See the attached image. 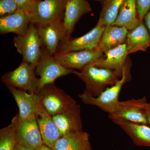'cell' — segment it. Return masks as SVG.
<instances>
[{
	"label": "cell",
	"mask_w": 150,
	"mask_h": 150,
	"mask_svg": "<svg viewBox=\"0 0 150 150\" xmlns=\"http://www.w3.org/2000/svg\"><path fill=\"white\" fill-rule=\"evenodd\" d=\"M68 0H40L35 1L30 13L31 23L35 25L46 24L63 20Z\"/></svg>",
	"instance_id": "52a82bcc"
},
{
	"label": "cell",
	"mask_w": 150,
	"mask_h": 150,
	"mask_svg": "<svg viewBox=\"0 0 150 150\" xmlns=\"http://www.w3.org/2000/svg\"><path fill=\"white\" fill-rule=\"evenodd\" d=\"M103 54L97 47L83 51L57 53L54 56L57 62L64 68L73 70L76 69L80 71Z\"/></svg>",
	"instance_id": "9c48e42d"
},
{
	"label": "cell",
	"mask_w": 150,
	"mask_h": 150,
	"mask_svg": "<svg viewBox=\"0 0 150 150\" xmlns=\"http://www.w3.org/2000/svg\"><path fill=\"white\" fill-rule=\"evenodd\" d=\"M137 6L139 21H143L145 16L149 11L150 0H137Z\"/></svg>",
	"instance_id": "4316f807"
},
{
	"label": "cell",
	"mask_w": 150,
	"mask_h": 150,
	"mask_svg": "<svg viewBox=\"0 0 150 150\" xmlns=\"http://www.w3.org/2000/svg\"><path fill=\"white\" fill-rule=\"evenodd\" d=\"M129 54L145 51L150 46V36L144 21L128 31L125 42Z\"/></svg>",
	"instance_id": "ffe728a7"
},
{
	"label": "cell",
	"mask_w": 150,
	"mask_h": 150,
	"mask_svg": "<svg viewBox=\"0 0 150 150\" xmlns=\"http://www.w3.org/2000/svg\"><path fill=\"white\" fill-rule=\"evenodd\" d=\"M35 73L39 76V91L44 86L52 83L57 79L73 73L74 70L67 69L59 64L48 49L41 48L40 58L35 68Z\"/></svg>",
	"instance_id": "277c9868"
},
{
	"label": "cell",
	"mask_w": 150,
	"mask_h": 150,
	"mask_svg": "<svg viewBox=\"0 0 150 150\" xmlns=\"http://www.w3.org/2000/svg\"><path fill=\"white\" fill-rule=\"evenodd\" d=\"M36 75L35 67L23 61L16 69L3 75L1 81L6 87H14L29 93H38L40 81Z\"/></svg>",
	"instance_id": "3957f363"
},
{
	"label": "cell",
	"mask_w": 150,
	"mask_h": 150,
	"mask_svg": "<svg viewBox=\"0 0 150 150\" xmlns=\"http://www.w3.org/2000/svg\"><path fill=\"white\" fill-rule=\"evenodd\" d=\"M13 41L17 51L23 56V61L35 68L43 46L36 25L30 23L26 33L14 38Z\"/></svg>",
	"instance_id": "8992f818"
},
{
	"label": "cell",
	"mask_w": 150,
	"mask_h": 150,
	"mask_svg": "<svg viewBox=\"0 0 150 150\" xmlns=\"http://www.w3.org/2000/svg\"><path fill=\"white\" fill-rule=\"evenodd\" d=\"M35 150H53L51 148L49 147L47 145L43 144L40 146L38 147Z\"/></svg>",
	"instance_id": "1f68e13d"
},
{
	"label": "cell",
	"mask_w": 150,
	"mask_h": 150,
	"mask_svg": "<svg viewBox=\"0 0 150 150\" xmlns=\"http://www.w3.org/2000/svg\"><path fill=\"white\" fill-rule=\"evenodd\" d=\"M146 97L139 99H131L120 101L113 115L134 123L148 125L144 112L145 105L147 103Z\"/></svg>",
	"instance_id": "4fadbf2b"
},
{
	"label": "cell",
	"mask_w": 150,
	"mask_h": 150,
	"mask_svg": "<svg viewBox=\"0 0 150 150\" xmlns=\"http://www.w3.org/2000/svg\"><path fill=\"white\" fill-rule=\"evenodd\" d=\"M18 9V7L15 0H0L1 17L12 14Z\"/></svg>",
	"instance_id": "484cf974"
},
{
	"label": "cell",
	"mask_w": 150,
	"mask_h": 150,
	"mask_svg": "<svg viewBox=\"0 0 150 150\" xmlns=\"http://www.w3.org/2000/svg\"><path fill=\"white\" fill-rule=\"evenodd\" d=\"M38 93L40 95V103L52 116L65 112L77 103L72 98L56 87L54 83L44 86Z\"/></svg>",
	"instance_id": "5b68a950"
},
{
	"label": "cell",
	"mask_w": 150,
	"mask_h": 150,
	"mask_svg": "<svg viewBox=\"0 0 150 150\" xmlns=\"http://www.w3.org/2000/svg\"><path fill=\"white\" fill-rule=\"evenodd\" d=\"M15 1L17 5L18 9L30 13L33 5L35 0H15Z\"/></svg>",
	"instance_id": "83f0119b"
},
{
	"label": "cell",
	"mask_w": 150,
	"mask_h": 150,
	"mask_svg": "<svg viewBox=\"0 0 150 150\" xmlns=\"http://www.w3.org/2000/svg\"><path fill=\"white\" fill-rule=\"evenodd\" d=\"M108 118L126 132L135 144L150 147L149 125L134 123L110 114Z\"/></svg>",
	"instance_id": "5bb4252c"
},
{
	"label": "cell",
	"mask_w": 150,
	"mask_h": 150,
	"mask_svg": "<svg viewBox=\"0 0 150 150\" xmlns=\"http://www.w3.org/2000/svg\"><path fill=\"white\" fill-rule=\"evenodd\" d=\"M137 6V0H125L112 25L133 29L139 23Z\"/></svg>",
	"instance_id": "603a6c76"
},
{
	"label": "cell",
	"mask_w": 150,
	"mask_h": 150,
	"mask_svg": "<svg viewBox=\"0 0 150 150\" xmlns=\"http://www.w3.org/2000/svg\"><path fill=\"white\" fill-rule=\"evenodd\" d=\"M73 74L84 82L85 90L93 96L97 97L108 87L115 84L121 78L115 71L98 68L90 64L79 72L74 71Z\"/></svg>",
	"instance_id": "7a4b0ae2"
},
{
	"label": "cell",
	"mask_w": 150,
	"mask_h": 150,
	"mask_svg": "<svg viewBox=\"0 0 150 150\" xmlns=\"http://www.w3.org/2000/svg\"><path fill=\"white\" fill-rule=\"evenodd\" d=\"M144 112L148 125L150 126V102L147 103L144 107Z\"/></svg>",
	"instance_id": "f1b7e54d"
},
{
	"label": "cell",
	"mask_w": 150,
	"mask_h": 150,
	"mask_svg": "<svg viewBox=\"0 0 150 150\" xmlns=\"http://www.w3.org/2000/svg\"><path fill=\"white\" fill-rule=\"evenodd\" d=\"M105 28L97 22L91 30L81 37L66 38L59 43L56 54L83 51L98 47Z\"/></svg>",
	"instance_id": "ba28073f"
},
{
	"label": "cell",
	"mask_w": 150,
	"mask_h": 150,
	"mask_svg": "<svg viewBox=\"0 0 150 150\" xmlns=\"http://www.w3.org/2000/svg\"><path fill=\"white\" fill-rule=\"evenodd\" d=\"M35 25L43 46L54 56L59 43L67 38L63 20Z\"/></svg>",
	"instance_id": "30bf717a"
},
{
	"label": "cell",
	"mask_w": 150,
	"mask_h": 150,
	"mask_svg": "<svg viewBox=\"0 0 150 150\" xmlns=\"http://www.w3.org/2000/svg\"><path fill=\"white\" fill-rule=\"evenodd\" d=\"M144 20L145 21V24L149 30L150 36V11L147 13L145 16Z\"/></svg>",
	"instance_id": "f546056e"
},
{
	"label": "cell",
	"mask_w": 150,
	"mask_h": 150,
	"mask_svg": "<svg viewBox=\"0 0 150 150\" xmlns=\"http://www.w3.org/2000/svg\"><path fill=\"white\" fill-rule=\"evenodd\" d=\"M36 118L43 143L53 149L62 136L53 116L46 111L40 103Z\"/></svg>",
	"instance_id": "e0dca14e"
},
{
	"label": "cell",
	"mask_w": 150,
	"mask_h": 150,
	"mask_svg": "<svg viewBox=\"0 0 150 150\" xmlns=\"http://www.w3.org/2000/svg\"><path fill=\"white\" fill-rule=\"evenodd\" d=\"M31 14L18 9L14 13L0 18L1 34L13 33L23 35L27 32L31 23Z\"/></svg>",
	"instance_id": "2e32d148"
},
{
	"label": "cell",
	"mask_w": 150,
	"mask_h": 150,
	"mask_svg": "<svg viewBox=\"0 0 150 150\" xmlns=\"http://www.w3.org/2000/svg\"><path fill=\"white\" fill-rule=\"evenodd\" d=\"M91 10L86 0H68L63 20L67 38L71 37L75 25L81 18Z\"/></svg>",
	"instance_id": "d6986e66"
},
{
	"label": "cell",
	"mask_w": 150,
	"mask_h": 150,
	"mask_svg": "<svg viewBox=\"0 0 150 150\" xmlns=\"http://www.w3.org/2000/svg\"><path fill=\"white\" fill-rule=\"evenodd\" d=\"M14 150H35L32 149H29V148L26 147L18 143L17 144Z\"/></svg>",
	"instance_id": "4dcf8cb0"
},
{
	"label": "cell",
	"mask_w": 150,
	"mask_h": 150,
	"mask_svg": "<svg viewBox=\"0 0 150 150\" xmlns=\"http://www.w3.org/2000/svg\"><path fill=\"white\" fill-rule=\"evenodd\" d=\"M18 114L12 119L8 126L0 131V150H14L18 143L16 129Z\"/></svg>",
	"instance_id": "d4e9b609"
},
{
	"label": "cell",
	"mask_w": 150,
	"mask_h": 150,
	"mask_svg": "<svg viewBox=\"0 0 150 150\" xmlns=\"http://www.w3.org/2000/svg\"><path fill=\"white\" fill-rule=\"evenodd\" d=\"M125 0H104L98 22L106 27L114 23Z\"/></svg>",
	"instance_id": "cb8c5ba5"
},
{
	"label": "cell",
	"mask_w": 150,
	"mask_h": 150,
	"mask_svg": "<svg viewBox=\"0 0 150 150\" xmlns=\"http://www.w3.org/2000/svg\"><path fill=\"white\" fill-rule=\"evenodd\" d=\"M129 54L124 43L108 51L91 64L98 68L115 71L121 78Z\"/></svg>",
	"instance_id": "9a60e30c"
},
{
	"label": "cell",
	"mask_w": 150,
	"mask_h": 150,
	"mask_svg": "<svg viewBox=\"0 0 150 150\" xmlns=\"http://www.w3.org/2000/svg\"><path fill=\"white\" fill-rule=\"evenodd\" d=\"M93 1H98L102 2L104 0H93Z\"/></svg>",
	"instance_id": "d6a6232c"
},
{
	"label": "cell",
	"mask_w": 150,
	"mask_h": 150,
	"mask_svg": "<svg viewBox=\"0 0 150 150\" xmlns=\"http://www.w3.org/2000/svg\"><path fill=\"white\" fill-rule=\"evenodd\" d=\"M88 134L83 131L62 136L56 142L53 150H92Z\"/></svg>",
	"instance_id": "7402d4cb"
},
{
	"label": "cell",
	"mask_w": 150,
	"mask_h": 150,
	"mask_svg": "<svg viewBox=\"0 0 150 150\" xmlns=\"http://www.w3.org/2000/svg\"><path fill=\"white\" fill-rule=\"evenodd\" d=\"M18 143L35 150L44 144L36 117L18 120L16 129Z\"/></svg>",
	"instance_id": "8fae6325"
},
{
	"label": "cell",
	"mask_w": 150,
	"mask_h": 150,
	"mask_svg": "<svg viewBox=\"0 0 150 150\" xmlns=\"http://www.w3.org/2000/svg\"><path fill=\"white\" fill-rule=\"evenodd\" d=\"M131 61L128 57L122 77L115 84L107 87L98 96H93L84 90L83 93L79 95V97L84 104L97 106L108 114H112L120 102L118 98L121 89L125 83L131 80Z\"/></svg>",
	"instance_id": "6da1fadb"
},
{
	"label": "cell",
	"mask_w": 150,
	"mask_h": 150,
	"mask_svg": "<svg viewBox=\"0 0 150 150\" xmlns=\"http://www.w3.org/2000/svg\"><path fill=\"white\" fill-rule=\"evenodd\" d=\"M7 87L18 106L19 120L36 117L40 103V94L29 93L12 86Z\"/></svg>",
	"instance_id": "7c38bea8"
},
{
	"label": "cell",
	"mask_w": 150,
	"mask_h": 150,
	"mask_svg": "<svg viewBox=\"0 0 150 150\" xmlns=\"http://www.w3.org/2000/svg\"><path fill=\"white\" fill-rule=\"evenodd\" d=\"M129 30L125 28L115 25L105 27L98 48L103 54L125 43Z\"/></svg>",
	"instance_id": "44dd1931"
},
{
	"label": "cell",
	"mask_w": 150,
	"mask_h": 150,
	"mask_svg": "<svg viewBox=\"0 0 150 150\" xmlns=\"http://www.w3.org/2000/svg\"><path fill=\"white\" fill-rule=\"evenodd\" d=\"M52 116L62 137L83 131L80 106L77 103L65 112Z\"/></svg>",
	"instance_id": "ac0fdd59"
},
{
	"label": "cell",
	"mask_w": 150,
	"mask_h": 150,
	"mask_svg": "<svg viewBox=\"0 0 150 150\" xmlns=\"http://www.w3.org/2000/svg\"><path fill=\"white\" fill-rule=\"evenodd\" d=\"M40 1V0H35V1Z\"/></svg>",
	"instance_id": "836d02e7"
}]
</instances>
